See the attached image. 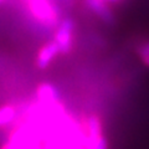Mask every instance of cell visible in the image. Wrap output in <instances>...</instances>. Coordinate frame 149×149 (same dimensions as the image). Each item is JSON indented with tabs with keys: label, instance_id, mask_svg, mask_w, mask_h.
<instances>
[{
	"label": "cell",
	"instance_id": "1",
	"mask_svg": "<svg viewBox=\"0 0 149 149\" xmlns=\"http://www.w3.org/2000/svg\"><path fill=\"white\" fill-rule=\"evenodd\" d=\"M27 8L37 21L46 26H55L58 22L60 14L50 0H25Z\"/></svg>",
	"mask_w": 149,
	"mask_h": 149
},
{
	"label": "cell",
	"instance_id": "2",
	"mask_svg": "<svg viewBox=\"0 0 149 149\" xmlns=\"http://www.w3.org/2000/svg\"><path fill=\"white\" fill-rule=\"evenodd\" d=\"M72 32H73V21L70 17L61 20L55 32V42L60 49V54H68L72 46Z\"/></svg>",
	"mask_w": 149,
	"mask_h": 149
},
{
	"label": "cell",
	"instance_id": "3",
	"mask_svg": "<svg viewBox=\"0 0 149 149\" xmlns=\"http://www.w3.org/2000/svg\"><path fill=\"white\" fill-rule=\"evenodd\" d=\"M36 97L39 103L44 106H54L58 103L60 93L57 88L51 83H41L36 90Z\"/></svg>",
	"mask_w": 149,
	"mask_h": 149
},
{
	"label": "cell",
	"instance_id": "4",
	"mask_svg": "<svg viewBox=\"0 0 149 149\" xmlns=\"http://www.w3.org/2000/svg\"><path fill=\"white\" fill-rule=\"evenodd\" d=\"M57 54H60V49L55 41L44 45L39 50V54H37V57H36L37 68L45 70L46 67H49V65L52 62V60L57 56Z\"/></svg>",
	"mask_w": 149,
	"mask_h": 149
},
{
	"label": "cell",
	"instance_id": "5",
	"mask_svg": "<svg viewBox=\"0 0 149 149\" xmlns=\"http://www.w3.org/2000/svg\"><path fill=\"white\" fill-rule=\"evenodd\" d=\"M85 134L87 137L88 148L93 146V144L98 143L101 139L103 138V134H102V123H101V119L98 116L91 114L90 117H88Z\"/></svg>",
	"mask_w": 149,
	"mask_h": 149
},
{
	"label": "cell",
	"instance_id": "6",
	"mask_svg": "<svg viewBox=\"0 0 149 149\" xmlns=\"http://www.w3.org/2000/svg\"><path fill=\"white\" fill-rule=\"evenodd\" d=\"M87 6L96 14L98 17H101L106 22H113L114 16L107 5V0H86Z\"/></svg>",
	"mask_w": 149,
	"mask_h": 149
},
{
	"label": "cell",
	"instance_id": "7",
	"mask_svg": "<svg viewBox=\"0 0 149 149\" xmlns=\"http://www.w3.org/2000/svg\"><path fill=\"white\" fill-rule=\"evenodd\" d=\"M19 111L13 104H4L0 107V128L6 127L16 119Z\"/></svg>",
	"mask_w": 149,
	"mask_h": 149
},
{
	"label": "cell",
	"instance_id": "8",
	"mask_svg": "<svg viewBox=\"0 0 149 149\" xmlns=\"http://www.w3.org/2000/svg\"><path fill=\"white\" fill-rule=\"evenodd\" d=\"M138 55H139V57H141L142 61L149 57V41H147V42H144V44H142L141 46H139L138 47Z\"/></svg>",
	"mask_w": 149,
	"mask_h": 149
},
{
	"label": "cell",
	"instance_id": "9",
	"mask_svg": "<svg viewBox=\"0 0 149 149\" xmlns=\"http://www.w3.org/2000/svg\"><path fill=\"white\" fill-rule=\"evenodd\" d=\"M88 149H107V139L103 137L98 143L93 144V146H91Z\"/></svg>",
	"mask_w": 149,
	"mask_h": 149
},
{
	"label": "cell",
	"instance_id": "10",
	"mask_svg": "<svg viewBox=\"0 0 149 149\" xmlns=\"http://www.w3.org/2000/svg\"><path fill=\"white\" fill-rule=\"evenodd\" d=\"M142 62H143L144 65H146V66H147V67H149V57H148V58H146V60H143V61H142Z\"/></svg>",
	"mask_w": 149,
	"mask_h": 149
},
{
	"label": "cell",
	"instance_id": "11",
	"mask_svg": "<svg viewBox=\"0 0 149 149\" xmlns=\"http://www.w3.org/2000/svg\"><path fill=\"white\" fill-rule=\"evenodd\" d=\"M107 1H108V3H117L118 0H107Z\"/></svg>",
	"mask_w": 149,
	"mask_h": 149
},
{
	"label": "cell",
	"instance_id": "12",
	"mask_svg": "<svg viewBox=\"0 0 149 149\" xmlns=\"http://www.w3.org/2000/svg\"><path fill=\"white\" fill-rule=\"evenodd\" d=\"M3 1H5V0H0V3H3Z\"/></svg>",
	"mask_w": 149,
	"mask_h": 149
}]
</instances>
